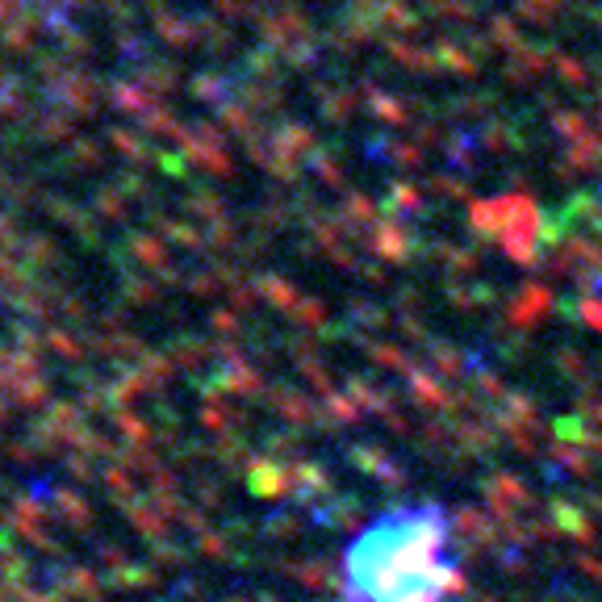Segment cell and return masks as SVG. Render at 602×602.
I'll use <instances>...</instances> for the list:
<instances>
[{
	"label": "cell",
	"mask_w": 602,
	"mask_h": 602,
	"mask_svg": "<svg viewBox=\"0 0 602 602\" xmlns=\"http://www.w3.org/2000/svg\"><path fill=\"white\" fill-rule=\"evenodd\" d=\"M456 540L444 506H398L368 523L343 552L347 602H448Z\"/></svg>",
	"instance_id": "6da1fadb"
}]
</instances>
